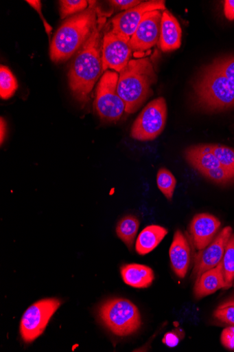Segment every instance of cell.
Wrapping results in <instances>:
<instances>
[{
  "instance_id": "27",
  "label": "cell",
  "mask_w": 234,
  "mask_h": 352,
  "mask_svg": "<svg viewBox=\"0 0 234 352\" xmlns=\"http://www.w3.org/2000/svg\"><path fill=\"white\" fill-rule=\"evenodd\" d=\"M200 174L217 184H226L234 181V175L222 166Z\"/></svg>"
},
{
  "instance_id": "1",
  "label": "cell",
  "mask_w": 234,
  "mask_h": 352,
  "mask_svg": "<svg viewBox=\"0 0 234 352\" xmlns=\"http://www.w3.org/2000/svg\"><path fill=\"white\" fill-rule=\"evenodd\" d=\"M106 14L100 15L88 40L78 50L68 74L74 97L82 102L89 100L94 85L103 71L102 36Z\"/></svg>"
},
{
  "instance_id": "30",
  "label": "cell",
  "mask_w": 234,
  "mask_h": 352,
  "mask_svg": "<svg viewBox=\"0 0 234 352\" xmlns=\"http://www.w3.org/2000/svg\"><path fill=\"white\" fill-rule=\"evenodd\" d=\"M221 342L227 349L234 351V326L223 330L221 334Z\"/></svg>"
},
{
  "instance_id": "31",
  "label": "cell",
  "mask_w": 234,
  "mask_h": 352,
  "mask_svg": "<svg viewBox=\"0 0 234 352\" xmlns=\"http://www.w3.org/2000/svg\"><path fill=\"white\" fill-rule=\"evenodd\" d=\"M115 8L121 10H128L132 8H134L141 4L142 1H138V0H113L110 2Z\"/></svg>"
},
{
  "instance_id": "8",
  "label": "cell",
  "mask_w": 234,
  "mask_h": 352,
  "mask_svg": "<svg viewBox=\"0 0 234 352\" xmlns=\"http://www.w3.org/2000/svg\"><path fill=\"white\" fill-rule=\"evenodd\" d=\"M60 304L56 298L44 299L33 304L25 311L20 326L21 336L25 342L35 341L44 333Z\"/></svg>"
},
{
  "instance_id": "5",
  "label": "cell",
  "mask_w": 234,
  "mask_h": 352,
  "mask_svg": "<svg viewBox=\"0 0 234 352\" xmlns=\"http://www.w3.org/2000/svg\"><path fill=\"white\" fill-rule=\"evenodd\" d=\"M98 314L104 325L117 336L134 334L142 324L139 309L127 299L109 300L100 307Z\"/></svg>"
},
{
  "instance_id": "11",
  "label": "cell",
  "mask_w": 234,
  "mask_h": 352,
  "mask_svg": "<svg viewBox=\"0 0 234 352\" xmlns=\"http://www.w3.org/2000/svg\"><path fill=\"white\" fill-rule=\"evenodd\" d=\"M232 234V228L226 227L206 248L198 251L194 259V276L197 278L222 262L226 244Z\"/></svg>"
},
{
  "instance_id": "6",
  "label": "cell",
  "mask_w": 234,
  "mask_h": 352,
  "mask_svg": "<svg viewBox=\"0 0 234 352\" xmlns=\"http://www.w3.org/2000/svg\"><path fill=\"white\" fill-rule=\"evenodd\" d=\"M119 77L117 72L107 71L98 82L93 107L102 120L117 122L126 110L117 91Z\"/></svg>"
},
{
  "instance_id": "20",
  "label": "cell",
  "mask_w": 234,
  "mask_h": 352,
  "mask_svg": "<svg viewBox=\"0 0 234 352\" xmlns=\"http://www.w3.org/2000/svg\"><path fill=\"white\" fill-rule=\"evenodd\" d=\"M139 227L140 221L139 219L132 215L122 218L117 223L116 229L117 235L130 250H132Z\"/></svg>"
},
{
  "instance_id": "26",
  "label": "cell",
  "mask_w": 234,
  "mask_h": 352,
  "mask_svg": "<svg viewBox=\"0 0 234 352\" xmlns=\"http://www.w3.org/2000/svg\"><path fill=\"white\" fill-rule=\"evenodd\" d=\"M211 65L234 85V56L216 60Z\"/></svg>"
},
{
  "instance_id": "28",
  "label": "cell",
  "mask_w": 234,
  "mask_h": 352,
  "mask_svg": "<svg viewBox=\"0 0 234 352\" xmlns=\"http://www.w3.org/2000/svg\"><path fill=\"white\" fill-rule=\"evenodd\" d=\"M214 316L221 322L234 326V306L218 308Z\"/></svg>"
},
{
  "instance_id": "13",
  "label": "cell",
  "mask_w": 234,
  "mask_h": 352,
  "mask_svg": "<svg viewBox=\"0 0 234 352\" xmlns=\"http://www.w3.org/2000/svg\"><path fill=\"white\" fill-rule=\"evenodd\" d=\"M220 227L221 221L214 215L208 213L195 215L189 226L195 248L198 251L206 248L214 240Z\"/></svg>"
},
{
  "instance_id": "3",
  "label": "cell",
  "mask_w": 234,
  "mask_h": 352,
  "mask_svg": "<svg viewBox=\"0 0 234 352\" xmlns=\"http://www.w3.org/2000/svg\"><path fill=\"white\" fill-rule=\"evenodd\" d=\"M156 74L149 58L131 59L119 73L117 91L126 105L125 112H137L153 94Z\"/></svg>"
},
{
  "instance_id": "22",
  "label": "cell",
  "mask_w": 234,
  "mask_h": 352,
  "mask_svg": "<svg viewBox=\"0 0 234 352\" xmlns=\"http://www.w3.org/2000/svg\"><path fill=\"white\" fill-rule=\"evenodd\" d=\"M18 89V82L10 70L5 66L1 65L0 68V97L8 100L13 97Z\"/></svg>"
},
{
  "instance_id": "14",
  "label": "cell",
  "mask_w": 234,
  "mask_h": 352,
  "mask_svg": "<svg viewBox=\"0 0 234 352\" xmlns=\"http://www.w3.org/2000/svg\"><path fill=\"white\" fill-rule=\"evenodd\" d=\"M182 43V28L177 19L168 10L162 12L159 47L163 52L179 49Z\"/></svg>"
},
{
  "instance_id": "35",
  "label": "cell",
  "mask_w": 234,
  "mask_h": 352,
  "mask_svg": "<svg viewBox=\"0 0 234 352\" xmlns=\"http://www.w3.org/2000/svg\"><path fill=\"white\" fill-rule=\"evenodd\" d=\"M228 306H234V298L225 302L218 307V308H222Z\"/></svg>"
},
{
  "instance_id": "16",
  "label": "cell",
  "mask_w": 234,
  "mask_h": 352,
  "mask_svg": "<svg viewBox=\"0 0 234 352\" xmlns=\"http://www.w3.org/2000/svg\"><path fill=\"white\" fill-rule=\"evenodd\" d=\"M185 159L188 164L200 173L221 166L213 153L211 144H199L186 149Z\"/></svg>"
},
{
  "instance_id": "4",
  "label": "cell",
  "mask_w": 234,
  "mask_h": 352,
  "mask_svg": "<svg viewBox=\"0 0 234 352\" xmlns=\"http://www.w3.org/2000/svg\"><path fill=\"white\" fill-rule=\"evenodd\" d=\"M194 88L198 104L207 110L234 107V85L212 65L204 70Z\"/></svg>"
},
{
  "instance_id": "15",
  "label": "cell",
  "mask_w": 234,
  "mask_h": 352,
  "mask_svg": "<svg viewBox=\"0 0 234 352\" xmlns=\"http://www.w3.org/2000/svg\"><path fill=\"white\" fill-rule=\"evenodd\" d=\"M169 256L175 274L180 278H185L191 262V249L187 238L180 230H177L174 234Z\"/></svg>"
},
{
  "instance_id": "19",
  "label": "cell",
  "mask_w": 234,
  "mask_h": 352,
  "mask_svg": "<svg viewBox=\"0 0 234 352\" xmlns=\"http://www.w3.org/2000/svg\"><path fill=\"white\" fill-rule=\"evenodd\" d=\"M168 234L165 228L151 226L145 228L139 234L136 244L137 252L140 255H145L153 251Z\"/></svg>"
},
{
  "instance_id": "12",
  "label": "cell",
  "mask_w": 234,
  "mask_h": 352,
  "mask_svg": "<svg viewBox=\"0 0 234 352\" xmlns=\"http://www.w3.org/2000/svg\"><path fill=\"white\" fill-rule=\"evenodd\" d=\"M161 19L162 12L159 10L148 12L143 16L134 34L130 39L132 51L143 53L159 43Z\"/></svg>"
},
{
  "instance_id": "33",
  "label": "cell",
  "mask_w": 234,
  "mask_h": 352,
  "mask_svg": "<svg viewBox=\"0 0 234 352\" xmlns=\"http://www.w3.org/2000/svg\"><path fill=\"white\" fill-rule=\"evenodd\" d=\"M224 12L228 20L234 21V0L224 1Z\"/></svg>"
},
{
  "instance_id": "25",
  "label": "cell",
  "mask_w": 234,
  "mask_h": 352,
  "mask_svg": "<svg viewBox=\"0 0 234 352\" xmlns=\"http://www.w3.org/2000/svg\"><path fill=\"white\" fill-rule=\"evenodd\" d=\"M59 3L60 6V18L62 19L85 11L89 6V2L86 0H61Z\"/></svg>"
},
{
  "instance_id": "2",
  "label": "cell",
  "mask_w": 234,
  "mask_h": 352,
  "mask_svg": "<svg viewBox=\"0 0 234 352\" xmlns=\"http://www.w3.org/2000/svg\"><path fill=\"white\" fill-rule=\"evenodd\" d=\"M102 14L95 1H89V8L85 11L64 21L52 39L51 59L54 62H60L72 57L90 37Z\"/></svg>"
},
{
  "instance_id": "24",
  "label": "cell",
  "mask_w": 234,
  "mask_h": 352,
  "mask_svg": "<svg viewBox=\"0 0 234 352\" xmlns=\"http://www.w3.org/2000/svg\"><path fill=\"white\" fill-rule=\"evenodd\" d=\"M211 148L221 166L234 175V149L218 144H211Z\"/></svg>"
},
{
  "instance_id": "10",
  "label": "cell",
  "mask_w": 234,
  "mask_h": 352,
  "mask_svg": "<svg viewBox=\"0 0 234 352\" xmlns=\"http://www.w3.org/2000/svg\"><path fill=\"white\" fill-rule=\"evenodd\" d=\"M165 2L151 0L117 15L112 21L113 31L130 40L134 34L143 16L153 11L165 10Z\"/></svg>"
},
{
  "instance_id": "36",
  "label": "cell",
  "mask_w": 234,
  "mask_h": 352,
  "mask_svg": "<svg viewBox=\"0 0 234 352\" xmlns=\"http://www.w3.org/2000/svg\"><path fill=\"white\" fill-rule=\"evenodd\" d=\"M233 286H234V280H233Z\"/></svg>"
},
{
  "instance_id": "9",
  "label": "cell",
  "mask_w": 234,
  "mask_h": 352,
  "mask_svg": "<svg viewBox=\"0 0 234 352\" xmlns=\"http://www.w3.org/2000/svg\"><path fill=\"white\" fill-rule=\"evenodd\" d=\"M132 51L130 40L114 33L113 30L108 32L103 41L104 72L112 69L120 73L130 60Z\"/></svg>"
},
{
  "instance_id": "29",
  "label": "cell",
  "mask_w": 234,
  "mask_h": 352,
  "mask_svg": "<svg viewBox=\"0 0 234 352\" xmlns=\"http://www.w3.org/2000/svg\"><path fill=\"white\" fill-rule=\"evenodd\" d=\"M185 338V332L181 329H175L171 332L167 333L163 338V343L169 347H175Z\"/></svg>"
},
{
  "instance_id": "34",
  "label": "cell",
  "mask_w": 234,
  "mask_h": 352,
  "mask_svg": "<svg viewBox=\"0 0 234 352\" xmlns=\"http://www.w3.org/2000/svg\"><path fill=\"white\" fill-rule=\"evenodd\" d=\"M0 125H1V126H0V130H1V135H0V138H1V144H3L7 135V123L3 117L1 118V121H0Z\"/></svg>"
},
{
  "instance_id": "7",
  "label": "cell",
  "mask_w": 234,
  "mask_h": 352,
  "mask_svg": "<svg viewBox=\"0 0 234 352\" xmlns=\"http://www.w3.org/2000/svg\"><path fill=\"white\" fill-rule=\"evenodd\" d=\"M167 113V104L163 98L152 101L133 123L131 138L142 142L156 139L164 130Z\"/></svg>"
},
{
  "instance_id": "21",
  "label": "cell",
  "mask_w": 234,
  "mask_h": 352,
  "mask_svg": "<svg viewBox=\"0 0 234 352\" xmlns=\"http://www.w3.org/2000/svg\"><path fill=\"white\" fill-rule=\"evenodd\" d=\"M225 280V290L229 289L234 280V233L226 244L222 261Z\"/></svg>"
},
{
  "instance_id": "18",
  "label": "cell",
  "mask_w": 234,
  "mask_h": 352,
  "mask_svg": "<svg viewBox=\"0 0 234 352\" xmlns=\"http://www.w3.org/2000/svg\"><path fill=\"white\" fill-rule=\"evenodd\" d=\"M121 274L124 283L136 289H147L155 278L150 267L139 264L124 265L121 268Z\"/></svg>"
},
{
  "instance_id": "23",
  "label": "cell",
  "mask_w": 234,
  "mask_h": 352,
  "mask_svg": "<svg viewBox=\"0 0 234 352\" xmlns=\"http://www.w3.org/2000/svg\"><path fill=\"white\" fill-rule=\"evenodd\" d=\"M156 183L164 197L169 201H172L177 184L174 175L169 170L161 168L157 173Z\"/></svg>"
},
{
  "instance_id": "32",
  "label": "cell",
  "mask_w": 234,
  "mask_h": 352,
  "mask_svg": "<svg viewBox=\"0 0 234 352\" xmlns=\"http://www.w3.org/2000/svg\"><path fill=\"white\" fill-rule=\"evenodd\" d=\"M26 3L29 4L32 8H34L40 14L45 25L47 34L49 36V38H50L52 31V27L47 22L44 16L43 15L41 1H40V0H27Z\"/></svg>"
},
{
  "instance_id": "17",
  "label": "cell",
  "mask_w": 234,
  "mask_h": 352,
  "mask_svg": "<svg viewBox=\"0 0 234 352\" xmlns=\"http://www.w3.org/2000/svg\"><path fill=\"white\" fill-rule=\"evenodd\" d=\"M225 289V280L222 263L199 276L194 286V296L196 299H202L215 294L220 289Z\"/></svg>"
}]
</instances>
